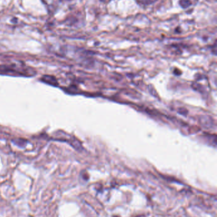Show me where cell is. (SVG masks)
I'll list each match as a JSON object with an SVG mask.
<instances>
[{"label": "cell", "instance_id": "obj_2", "mask_svg": "<svg viewBox=\"0 0 217 217\" xmlns=\"http://www.w3.org/2000/svg\"><path fill=\"white\" fill-rule=\"evenodd\" d=\"M138 3L144 5H148L156 2L157 0H136Z\"/></svg>", "mask_w": 217, "mask_h": 217}, {"label": "cell", "instance_id": "obj_1", "mask_svg": "<svg viewBox=\"0 0 217 217\" xmlns=\"http://www.w3.org/2000/svg\"><path fill=\"white\" fill-rule=\"evenodd\" d=\"M43 80L44 81H45L46 83H48L49 84H52V85H56L57 81L56 79L52 76H45V78H43Z\"/></svg>", "mask_w": 217, "mask_h": 217}, {"label": "cell", "instance_id": "obj_3", "mask_svg": "<svg viewBox=\"0 0 217 217\" xmlns=\"http://www.w3.org/2000/svg\"><path fill=\"white\" fill-rule=\"evenodd\" d=\"M180 4L183 8H187L191 5V3L189 0H180Z\"/></svg>", "mask_w": 217, "mask_h": 217}]
</instances>
